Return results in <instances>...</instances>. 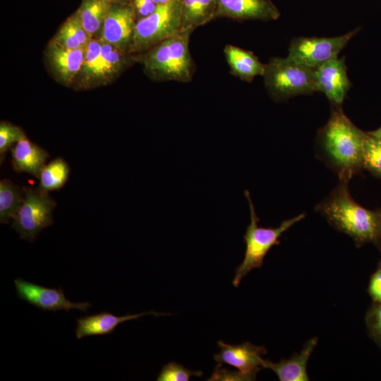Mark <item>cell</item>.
<instances>
[{"instance_id":"obj_19","label":"cell","mask_w":381,"mask_h":381,"mask_svg":"<svg viewBox=\"0 0 381 381\" xmlns=\"http://www.w3.org/2000/svg\"><path fill=\"white\" fill-rule=\"evenodd\" d=\"M317 343V337L310 339L299 353L279 363L265 360V368L274 371L281 381H308L306 365Z\"/></svg>"},{"instance_id":"obj_31","label":"cell","mask_w":381,"mask_h":381,"mask_svg":"<svg viewBox=\"0 0 381 381\" xmlns=\"http://www.w3.org/2000/svg\"><path fill=\"white\" fill-rule=\"evenodd\" d=\"M374 318L373 327L381 335V305L376 309Z\"/></svg>"},{"instance_id":"obj_24","label":"cell","mask_w":381,"mask_h":381,"mask_svg":"<svg viewBox=\"0 0 381 381\" xmlns=\"http://www.w3.org/2000/svg\"><path fill=\"white\" fill-rule=\"evenodd\" d=\"M69 172V167L62 158L52 160L42 169L38 188L47 193L61 188L68 180Z\"/></svg>"},{"instance_id":"obj_30","label":"cell","mask_w":381,"mask_h":381,"mask_svg":"<svg viewBox=\"0 0 381 381\" xmlns=\"http://www.w3.org/2000/svg\"><path fill=\"white\" fill-rule=\"evenodd\" d=\"M370 292L375 300L381 302V270L376 272L372 277Z\"/></svg>"},{"instance_id":"obj_20","label":"cell","mask_w":381,"mask_h":381,"mask_svg":"<svg viewBox=\"0 0 381 381\" xmlns=\"http://www.w3.org/2000/svg\"><path fill=\"white\" fill-rule=\"evenodd\" d=\"M216 0H181L180 32H193L215 18Z\"/></svg>"},{"instance_id":"obj_18","label":"cell","mask_w":381,"mask_h":381,"mask_svg":"<svg viewBox=\"0 0 381 381\" xmlns=\"http://www.w3.org/2000/svg\"><path fill=\"white\" fill-rule=\"evenodd\" d=\"M224 54L231 74L240 80L251 83L255 77L263 76L265 64L253 52L229 44Z\"/></svg>"},{"instance_id":"obj_8","label":"cell","mask_w":381,"mask_h":381,"mask_svg":"<svg viewBox=\"0 0 381 381\" xmlns=\"http://www.w3.org/2000/svg\"><path fill=\"white\" fill-rule=\"evenodd\" d=\"M24 200L13 217L12 228L21 238L33 241L44 228L54 224L52 212L55 201L40 188H23Z\"/></svg>"},{"instance_id":"obj_27","label":"cell","mask_w":381,"mask_h":381,"mask_svg":"<svg viewBox=\"0 0 381 381\" xmlns=\"http://www.w3.org/2000/svg\"><path fill=\"white\" fill-rule=\"evenodd\" d=\"M23 131L8 121L0 123V158L3 162L5 153L14 143L25 137Z\"/></svg>"},{"instance_id":"obj_23","label":"cell","mask_w":381,"mask_h":381,"mask_svg":"<svg viewBox=\"0 0 381 381\" xmlns=\"http://www.w3.org/2000/svg\"><path fill=\"white\" fill-rule=\"evenodd\" d=\"M24 200V190L11 181L4 179L0 181V222L8 223L13 219Z\"/></svg>"},{"instance_id":"obj_15","label":"cell","mask_w":381,"mask_h":381,"mask_svg":"<svg viewBox=\"0 0 381 381\" xmlns=\"http://www.w3.org/2000/svg\"><path fill=\"white\" fill-rule=\"evenodd\" d=\"M215 18L236 20H275L280 11L272 0H216Z\"/></svg>"},{"instance_id":"obj_3","label":"cell","mask_w":381,"mask_h":381,"mask_svg":"<svg viewBox=\"0 0 381 381\" xmlns=\"http://www.w3.org/2000/svg\"><path fill=\"white\" fill-rule=\"evenodd\" d=\"M135 63V54L93 38L85 48L82 67L72 85L75 90H88L108 85Z\"/></svg>"},{"instance_id":"obj_11","label":"cell","mask_w":381,"mask_h":381,"mask_svg":"<svg viewBox=\"0 0 381 381\" xmlns=\"http://www.w3.org/2000/svg\"><path fill=\"white\" fill-rule=\"evenodd\" d=\"M136 22L131 3L113 4L104 20L99 38L129 52Z\"/></svg>"},{"instance_id":"obj_22","label":"cell","mask_w":381,"mask_h":381,"mask_svg":"<svg viewBox=\"0 0 381 381\" xmlns=\"http://www.w3.org/2000/svg\"><path fill=\"white\" fill-rule=\"evenodd\" d=\"M92 38L85 30L77 11L61 25L51 41L68 49H85Z\"/></svg>"},{"instance_id":"obj_12","label":"cell","mask_w":381,"mask_h":381,"mask_svg":"<svg viewBox=\"0 0 381 381\" xmlns=\"http://www.w3.org/2000/svg\"><path fill=\"white\" fill-rule=\"evenodd\" d=\"M219 353L214 359L222 365L227 364L238 370L248 380L255 379L256 373L265 368L262 356L267 353L264 346H255L249 342L231 345L219 341Z\"/></svg>"},{"instance_id":"obj_16","label":"cell","mask_w":381,"mask_h":381,"mask_svg":"<svg viewBox=\"0 0 381 381\" xmlns=\"http://www.w3.org/2000/svg\"><path fill=\"white\" fill-rule=\"evenodd\" d=\"M147 315L161 316L171 314L157 313L152 310L146 313L118 316L109 312H102L77 319L75 336L78 339H80L85 337L109 334L113 332L120 324Z\"/></svg>"},{"instance_id":"obj_5","label":"cell","mask_w":381,"mask_h":381,"mask_svg":"<svg viewBox=\"0 0 381 381\" xmlns=\"http://www.w3.org/2000/svg\"><path fill=\"white\" fill-rule=\"evenodd\" d=\"M244 193L249 204L250 222L243 236L246 246L244 258L236 267L232 280V284L235 287L238 286L242 279L252 270L262 266L264 258L270 248L279 244V238L282 234L305 217L304 214H301L282 222L277 228L258 226L259 219L256 215L250 193L248 190H246Z\"/></svg>"},{"instance_id":"obj_28","label":"cell","mask_w":381,"mask_h":381,"mask_svg":"<svg viewBox=\"0 0 381 381\" xmlns=\"http://www.w3.org/2000/svg\"><path fill=\"white\" fill-rule=\"evenodd\" d=\"M137 21L147 17L157 8V4L152 0H132Z\"/></svg>"},{"instance_id":"obj_6","label":"cell","mask_w":381,"mask_h":381,"mask_svg":"<svg viewBox=\"0 0 381 381\" xmlns=\"http://www.w3.org/2000/svg\"><path fill=\"white\" fill-rule=\"evenodd\" d=\"M265 86L275 101L315 92L314 69L289 57H274L265 64Z\"/></svg>"},{"instance_id":"obj_21","label":"cell","mask_w":381,"mask_h":381,"mask_svg":"<svg viewBox=\"0 0 381 381\" xmlns=\"http://www.w3.org/2000/svg\"><path fill=\"white\" fill-rule=\"evenodd\" d=\"M113 4L105 0H82L77 10L82 25L93 38H99L104 20Z\"/></svg>"},{"instance_id":"obj_33","label":"cell","mask_w":381,"mask_h":381,"mask_svg":"<svg viewBox=\"0 0 381 381\" xmlns=\"http://www.w3.org/2000/svg\"><path fill=\"white\" fill-rule=\"evenodd\" d=\"M371 133L381 140V128Z\"/></svg>"},{"instance_id":"obj_25","label":"cell","mask_w":381,"mask_h":381,"mask_svg":"<svg viewBox=\"0 0 381 381\" xmlns=\"http://www.w3.org/2000/svg\"><path fill=\"white\" fill-rule=\"evenodd\" d=\"M363 163L381 175V140L372 133L367 134L364 141Z\"/></svg>"},{"instance_id":"obj_17","label":"cell","mask_w":381,"mask_h":381,"mask_svg":"<svg viewBox=\"0 0 381 381\" xmlns=\"http://www.w3.org/2000/svg\"><path fill=\"white\" fill-rule=\"evenodd\" d=\"M12 164L17 172H25L39 179L49 157L47 152L26 136L11 148Z\"/></svg>"},{"instance_id":"obj_2","label":"cell","mask_w":381,"mask_h":381,"mask_svg":"<svg viewBox=\"0 0 381 381\" xmlns=\"http://www.w3.org/2000/svg\"><path fill=\"white\" fill-rule=\"evenodd\" d=\"M320 209L332 225L356 241H373L381 234V214L358 205L344 183L332 192Z\"/></svg>"},{"instance_id":"obj_32","label":"cell","mask_w":381,"mask_h":381,"mask_svg":"<svg viewBox=\"0 0 381 381\" xmlns=\"http://www.w3.org/2000/svg\"><path fill=\"white\" fill-rule=\"evenodd\" d=\"M112 4H129L132 0H105Z\"/></svg>"},{"instance_id":"obj_13","label":"cell","mask_w":381,"mask_h":381,"mask_svg":"<svg viewBox=\"0 0 381 381\" xmlns=\"http://www.w3.org/2000/svg\"><path fill=\"white\" fill-rule=\"evenodd\" d=\"M315 91L323 92L328 99L339 106L351 85L344 58L329 61L314 69Z\"/></svg>"},{"instance_id":"obj_7","label":"cell","mask_w":381,"mask_h":381,"mask_svg":"<svg viewBox=\"0 0 381 381\" xmlns=\"http://www.w3.org/2000/svg\"><path fill=\"white\" fill-rule=\"evenodd\" d=\"M181 0L159 4L150 16L136 22L129 53L139 54L180 32Z\"/></svg>"},{"instance_id":"obj_26","label":"cell","mask_w":381,"mask_h":381,"mask_svg":"<svg viewBox=\"0 0 381 381\" xmlns=\"http://www.w3.org/2000/svg\"><path fill=\"white\" fill-rule=\"evenodd\" d=\"M200 370H190L174 361L164 365L159 373L157 381H188L192 376L200 377Z\"/></svg>"},{"instance_id":"obj_34","label":"cell","mask_w":381,"mask_h":381,"mask_svg":"<svg viewBox=\"0 0 381 381\" xmlns=\"http://www.w3.org/2000/svg\"><path fill=\"white\" fill-rule=\"evenodd\" d=\"M155 4L157 5L159 4H167L172 0H152Z\"/></svg>"},{"instance_id":"obj_29","label":"cell","mask_w":381,"mask_h":381,"mask_svg":"<svg viewBox=\"0 0 381 381\" xmlns=\"http://www.w3.org/2000/svg\"><path fill=\"white\" fill-rule=\"evenodd\" d=\"M221 365L216 366L211 377L207 380H248L241 372L231 371L221 368Z\"/></svg>"},{"instance_id":"obj_1","label":"cell","mask_w":381,"mask_h":381,"mask_svg":"<svg viewBox=\"0 0 381 381\" xmlns=\"http://www.w3.org/2000/svg\"><path fill=\"white\" fill-rule=\"evenodd\" d=\"M192 32H179L146 52L135 54L144 73L157 82L190 83L195 64L189 49Z\"/></svg>"},{"instance_id":"obj_9","label":"cell","mask_w":381,"mask_h":381,"mask_svg":"<svg viewBox=\"0 0 381 381\" xmlns=\"http://www.w3.org/2000/svg\"><path fill=\"white\" fill-rule=\"evenodd\" d=\"M358 30L359 28H357L343 35L332 37H295L289 44L288 56L308 68L315 69L338 58L340 52Z\"/></svg>"},{"instance_id":"obj_4","label":"cell","mask_w":381,"mask_h":381,"mask_svg":"<svg viewBox=\"0 0 381 381\" xmlns=\"http://www.w3.org/2000/svg\"><path fill=\"white\" fill-rule=\"evenodd\" d=\"M365 133L355 126L339 108L334 109L322 130L325 148L344 174L363 163Z\"/></svg>"},{"instance_id":"obj_14","label":"cell","mask_w":381,"mask_h":381,"mask_svg":"<svg viewBox=\"0 0 381 381\" xmlns=\"http://www.w3.org/2000/svg\"><path fill=\"white\" fill-rule=\"evenodd\" d=\"M85 54V49H68L50 40L45 59L54 78L64 85L71 86L82 67Z\"/></svg>"},{"instance_id":"obj_10","label":"cell","mask_w":381,"mask_h":381,"mask_svg":"<svg viewBox=\"0 0 381 381\" xmlns=\"http://www.w3.org/2000/svg\"><path fill=\"white\" fill-rule=\"evenodd\" d=\"M18 296L27 303L44 311H69L77 309L87 311L91 307L88 302L74 303L64 295L62 289L44 287L20 278L14 280Z\"/></svg>"}]
</instances>
